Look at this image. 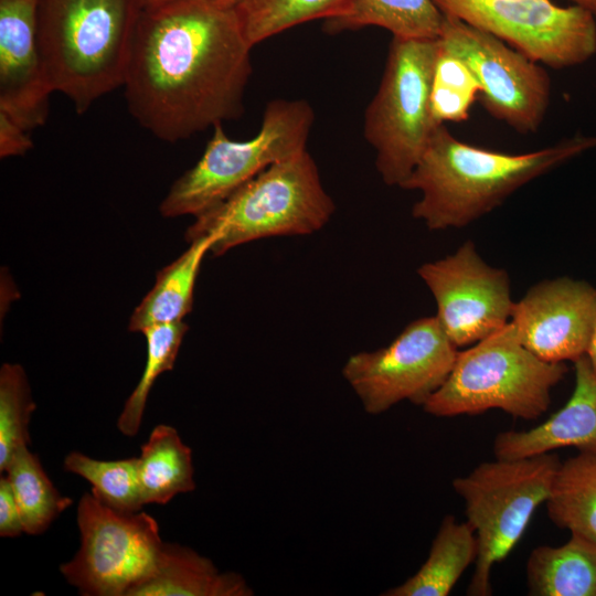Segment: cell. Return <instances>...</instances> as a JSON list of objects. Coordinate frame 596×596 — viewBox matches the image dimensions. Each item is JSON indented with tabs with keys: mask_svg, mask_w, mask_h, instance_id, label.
Segmentation results:
<instances>
[{
	"mask_svg": "<svg viewBox=\"0 0 596 596\" xmlns=\"http://www.w3.org/2000/svg\"><path fill=\"white\" fill-rule=\"evenodd\" d=\"M352 0H243L236 7L252 46L288 29L341 13Z\"/></svg>",
	"mask_w": 596,
	"mask_h": 596,
	"instance_id": "cell-25",
	"label": "cell"
},
{
	"mask_svg": "<svg viewBox=\"0 0 596 596\" xmlns=\"http://www.w3.org/2000/svg\"><path fill=\"white\" fill-rule=\"evenodd\" d=\"M252 49L235 7L215 0L146 4L124 83L129 113L167 142L240 118Z\"/></svg>",
	"mask_w": 596,
	"mask_h": 596,
	"instance_id": "cell-1",
	"label": "cell"
},
{
	"mask_svg": "<svg viewBox=\"0 0 596 596\" xmlns=\"http://www.w3.org/2000/svg\"><path fill=\"white\" fill-rule=\"evenodd\" d=\"M24 532L19 505L6 475L0 478V536L17 538Z\"/></svg>",
	"mask_w": 596,
	"mask_h": 596,
	"instance_id": "cell-30",
	"label": "cell"
},
{
	"mask_svg": "<svg viewBox=\"0 0 596 596\" xmlns=\"http://www.w3.org/2000/svg\"><path fill=\"white\" fill-rule=\"evenodd\" d=\"M575 386L567 403L526 430H505L493 440L498 459H520L563 447H596V374L586 355L574 361Z\"/></svg>",
	"mask_w": 596,
	"mask_h": 596,
	"instance_id": "cell-16",
	"label": "cell"
},
{
	"mask_svg": "<svg viewBox=\"0 0 596 596\" xmlns=\"http://www.w3.org/2000/svg\"><path fill=\"white\" fill-rule=\"evenodd\" d=\"M532 596H596V543L571 534L558 546L540 545L526 561Z\"/></svg>",
	"mask_w": 596,
	"mask_h": 596,
	"instance_id": "cell-18",
	"label": "cell"
},
{
	"mask_svg": "<svg viewBox=\"0 0 596 596\" xmlns=\"http://www.w3.org/2000/svg\"><path fill=\"white\" fill-rule=\"evenodd\" d=\"M28 132L10 116L0 111V157L22 156L29 151L33 142Z\"/></svg>",
	"mask_w": 596,
	"mask_h": 596,
	"instance_id": "cell-31",
	"label": "cell"
},
{
	"mask_svg": "<svg viewBox=\"0 0 596 596\" xmlns=\"http://www.w3.org/2000/svg\"><path fill=\"white\" fill-rule=\"evenodd\" d=\"M445 15L433 0H352L339 14L323 20L329 34L380 26L403 40L438 39Z\"/></svg>",
	"mask_w": 596,
	"mask_h": 596,
	"instance_id": "cell-21",
	"label": "cell"
},
{
	"mask_svg": "<svg viewBox=\"0 0 596 596\" xmlns=\"http://www.w3.org/2000/svg\"><path fill=\"white\" fill-rule=\"evenodd\" d=\"M444 15L437 40L469 67L486 110L520 134L538 131L551 99V79L542 64L485 31Z\"/></svg>",
	"mask_w": 596,
	"mask_h": 596,
	"instance_id": "cell-12",
	"label": "cell"
},
{
	"mask_svg": "<svg viewBox=\"0 0 596 596\" xmlns=\"http://www.w3.org/2000/svg\"><path fill=\"white\" fill-rule=\"evenodd\" d=\"M64 469L86 479L92 485L94 497L115 511L136 513L143 505L137 457L98 460L72 451L64 459Z\"/></svg>",
	"mask_w": 596,
	"mask_h": 596,
	"instance_id": "cell-26",
	"label": "cell"
},
{
	"mask_svg": "<svg viewBox=\"0 0 596 596\" xmlns=\"http://www.w3.org/2000/svg\"><path fill=\"white\" fill-rule=\"evenodd\" d=\"M76 521L81 546L60 572L81 595L128 596L153 572L163 542L151 515L115 511L85 492Z\"/></svg>",
	"mask_w": 596,
	"mask_h": 596,
	"instance_id": "cell-9",
	"label": "cell"
},
{
	"mask_svg": "<svg viewBox=\"0 0 596 596\" xmlns=\"http://www.w3.org/2000/svg\"><path fill=\"white\" fill-rule=\"evenodd\" d=\"M438 41L393 38L379 88L365 109L363 132L375 152L383 182L400 187L409 177L437 126L432 79Z\"/></svg>",
	"mask_w": 596,
	"mask_h": 596,
	"instance_id": "cell-8",
	"label": "cell"
},
{
	"mask_svg": "<svg viewBox=\"0 0 596 596\" xmlns=\"http://www.w3.org/2000/svg\"><path fill=\"white\" fill-rule=\"evenodd\" d=\"M36 405L26 374L20 364L0 369V472L3 473L18 448L31 444L30 422Z\"/></svg>",
	"mask_w": 596,
	"mask_h": 596,
	"instance_id": "cell-28",
	"label": "cell"
},
{
	"mask_svg": "<svg viewBox=\"0 0 596 596\" xmlns=\"http://www.w3.org/2000/svg\"><path fill=\"white\" fill-rule=\"evenodd\" d=\"M575 6L582 7L589 11L596 18V0H570Z\"/></svg>",
	"mask_w": 596,
	"mask_h": 596,
	"instance_id": "cell-33",
	"label": "cell"
},
{
	"mask_svg": "<svg viewBox=\"0 0 596 596\" xmlns=\"http://www.w3.org/2000/svg\"><path fill=\"white\" fill-rule=\"evenodd\" d=\"M439 10L485 31L552 68L573 67L596 54V18L551 0H433Z\"/></svg>",
	"mask_w": 596,
	"mask_h": 596,
	"instance_id": "cell-10",
	"label": "cell"
},
{
	"mask_svg": "<svg viewBox=\"0 0 596 596\" xmlns=\"http://www.w3.org/2000/svg\"><path fill=\"white\" fill-rule=\"evenodd\" d=\"M40 0H0V111L25 130L42 126L53 93L39 36Z\"/></svg>",
	"mask_w": 596,
	"mask_h": 596,
	"instance_id": "cell-15",
	"label": "cell"
},
{
	"mask_svg": "<svg viewBox=\"0 0 596 596\" xmlns=\"http://www.w3.org/2000/svg\"><path fill=\"white\" fill-rule=\"evenodd\" d=\"M560 464L553 453L520 459L496 458L453 480L478 547L468 595L492 594L493 566L513 550L535 510L549 499Z\"/></svg>",
	"mask_w": 596,
	"mask_h": 596,
	"instance_id": "cell-7",
	"label": "cell"
},
{
	"mask_svg": "<svg viewBox=\"0 0 596 596\" xmlns=\"http://www.w3.org/2000/svg\"><path fill=\"white\" fill-rule=\"evenodd\" d=\"M145 0H40L38 36L46 79L77 114L124 86Z\"/></svg>",
	"mask_w": 596,
	"mask_h": 596,
	"instance_id": "cell-3",
	"label": "cell"
},
{
	"mask_svg": "<svg viewBox=\"0 0 596 596\" xmlns=\"http://www.w3.org/2000/svg\"><path fill=\"white\" fill-rule=\"evenodd\" d=\"M417 274L434 296L436 318L457 349L475 344L511 320L515 301L508 273L487 264L471 241L423 264Z\"/></svg>",
	"mask_w": 596,
	"mask_h": 596,
	"instance_id": "cell-13",
	"label": "cell"
},
{
	"mask_svg": "<svg viewBox=\"0 0 596 596\" xmlns=\"http://www.w3.org/2000/svg\"><path fill=\"white\" fill-rule=\"evenodd\" d=\"M566 372L565 362L544 361L526 349L510 320L458 351L446 381L422 407L436 417L479 415L497 408L532 421L546 412L551 391Z\"/></svg>",
	"mask_w": 596,
	"mask_h": 596,
	"instance_id": "cell-5",
	"label": "cell"
},
{
	"mask_svg": "<svg viewBox=\"0 0 596 596\" xmlns=\"http://www.w3.org/2000/svg\"><path fill=\"white\" fill-rule=\"evenodd\" d=\"M477 540L467 521L447 514L441 520L426 561L402 584L384 596H446L477 557Z\"/></svg>",
	"mask_w": 596,
	"mask_h": 596,
	"instance_id": "cell-19",
	"label": "cell"
},
{
	"mask_svg": "<svg viewBox=\"0 0 596 596\" xmlns=\"http://www.w3.org/2000/svg\"><path fill=\"white\" fill-rule=\"evenodd\" d=\"M595 147L596 137L578 135L535 151L505 153L464 142L441 124L401 188L421 193L412 215L426 227L460 228L519 188Z\"/></svg>",
	"mask_w": 596,
	"mask_h": 596,
	"instance_id": "cell-2",
	"label": "cell"
},
{
	"mask_svg": "<svg viewBox=\"0 0 596 596\" xmlns=\"http://www.w3.org/2000/svg\"><path fill=\"white\" fill-rule=\"evenodd\" d=\"M545 505L555 525L596 543V447L561 461Z\"/></svg>",
	"mask_w": 596,
	"mask_h": 596,
	"instance_id": "cell-23",
	"label": "cell"
},
{
	"mask_svg": "<svg viewBox=\"0 0 596 596\" xmlns=\"http://www.w3.org/2000/svg\"><path fill=\"white\" fill-rule=\"evenodd\" d=\"M3 473L11 483L24 533L39 535L45 532L73 503L55 488L28 445L17 449Z\"/></svg>",
	"mask_w": 596,
	"mask_h": 596,
	"instance_id": "cell-24",
	"label": "cell"
},
{
	"mask_svg": "<svg viewBox=\"0 0 596 596\" xmlns=\"http://www.w3.org/2000/svg\"><path fill=\"white\" fill-rule=\"evenodd\" d=\"M457 353L436 316L423 317L389 345L352 354L342 375L364 411L379 415L403 401L423 406L446 381Z\"/></svg>",
	"mask_w": 596,
	"mask_h": 596,
	"instance_id": "cell-11",
	"label": "cell"
},
{
	"mask_svg": "<svg viewBox=\"0 0 596 596\" xmlns=\"http://www.w3.org/2000/svg\"><path fill=\"white\" fill-rule=\"evenodd\" d=\"M253 589L234 572H220L194 550L163 543L153 572L128 596H251Z\"/></svg>",
	"mask_w": 596,
	"mask_h": 596,
	"instance_id": "cell-17",
	"label": "cell"
},
{
	"mask_svg": "<svg viewBox=\"0 0 596 596\" xmlns=\"http://www.w3.org/2000/svg\"><path fill=\"white\" fill-rule=\"evenodd\" d=\"M137 472L143 504H166L195 489L192 450L167 424L157 425L141 446Z\"/></svg>",
	"mask_w": 596,
	"mask_h": 596,
	"instance_id": "cell-22",
	"label": "cell"
},
{
	"mask_svg": "<svg viewBox=\"0 0 596 596\" xmlns=\"http://www.w3.org/2000/svg\"><path fill=\"white\" fill-rule=\"evenodd\" d=\"M596 318V289L568 277L533 285L514 302L511 321L522 344L547 362L586 354Z\"/></svg>",
	"mask_w": 596,
	"mask_h": 596,
	"instance_id": "cell-14",
	"label": "cell"
},
{
	"mask_svg": "<svg viewBox=\"0 0 596 596\" xmlns=\"http://www.w3.org/2000/svg\"><path fill=\"white\" fill-rule=\"evenodd\" d=\"M318 167L305 150L273 163L224 201L195 216L185 238L212 235L210 253L220 256L252 241L308 235L322 228L334 213Z\"/></svg>",
	"mask_w": 596,
	"mask_h": 596,
	"instance_id": "cell-4",
	"label": "cell"
},
{
	"mask_svg": "<svg viewBox=\"0 0 596 596\" xmlns=\"http://www.w3.org/2000/svg\"><path fill=\"white\" fill-rule=\"evenodd\" d=\"M162 1H167V0H145L146 4H153V3H159ZM215 1L227 4V6L236 7L243 0H215Z\"/></svg>",
	"mask_w": 596,
	"mask_h": 596,
	"instance_id": "cell-34",
	"label": "cell"
},
{
	"mask_svg": "<svg viewBox=\"0 0 596 596\" xmlns=\"http://www.w3.org/2000/svg\"><path fill=\"white\" fill-rule=\"evenodd\" d=\"M585 355L589 360L592 369H593L594 373L596 374V318H595V321H594L592 334H590V338H589V342H588V347H587Z\"/></svg>",
	"mask_w": 596,
	"mask_h": 596,
	"instance_id": "cell-32",
	"label": "cell"
},
{
	"mask_svg": "<svg viewBox=\"0 0 596 596\" xmlns=\"http://www.w3.org/2000/svg\"><path fill=\"white\" fill-rule=\"evenodd\" d=\"M479 94L480 86L469 67L438 42L430 93L432 113L436 123L467 120Z\"/></svg>",
	"mask_w": 596,
	"mask_h": 596,
	"instance_id": "cell-29",
	"label": "cell"
},
{
	"mask_svg": "<svg viewBox=\"0 0 596 596\" xmlns=\"http://www.w3.org/2000/svg\"><path fill=\"white\" fill-rule=\"evenodd\" d=\"M188 326L181 321L152 326L142 331L147 343L143 372L119 414L117 427L125 436L138 434L147 400L158 376L171 371Z\"/></svg>",
	"mask_w": 596,
	"mask_h": 596,
	"instance_id": "cell-27",
	"label": "cell"
},
{
	"mask_svg": "<svg viewBox=\"0 0 596 596\" xmlns=\"http://www.w3.org/2000/svg\"><path fill=\"white\" fill-rule=\"evenodd\" d=\"M313 123L307 100L280 98L266 105L251 139L232 140L216 124L199 161L171 185L160 213L198 216L217 205L273 163L307 150Z\"/></svg>",
	"mask_w": 596,
	"mask_h": 596,
	"instance_id": "cell-6",
	"label": "cell"
},
{
	"mask_svg": "<svg viewBox=\"0 0 596 596\" xmlns=\"http://www.w3.org/2000/svg\"><path fill=\"white\" fill-rule=\"evenodd\" d=\"M213 242L212 235L193 240L184 253L157 274L153 287L131 313L129 331L142 332L152 326L183 320L192 309L195 280Z\"/></svg>",
	"mask_w": 596,
	"mask_h": 596,
	"instance_id": "cell-20",
	"label": "cell"
}]
</instances>
